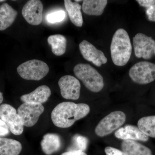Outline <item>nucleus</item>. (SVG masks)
Returning a JSON list of instances; mask_svg holds the SVG:
<instances>
[{
    "label": "nucleus",
    "mask_w": 155,
    "mask_h": 155,
    "mask_svg": "<svg viewBox=\"0 0 155 155\" xmlns=\"http://www.w3.org/2000/svg\"><path fill=\"white\" fill-rule=\"evenodd\" d=\"M49 71L47 64L40 60H29L17 68V72L23 79L39 81L45 77Z\"/></svg>",
    "instance_id": "obj_4"
},
{
    "label": "nucleus",
    "mask_w": 155,
    "mask_h": 155,
    "mask_svg": "<svg viewBox=\"0 0 155 155\" xmlns=\"http://www.w3.org/2000/svg\"><path fill=\"white\" fill-rule=\"evenodd\" d=\"M51 94L49 87L47 85H43L39 86L30 93L23 95L20 97V100L23 103L42 104L48 101Z\"/></svg>",
    "instance_id": "obj_14"
},
{
    "label": "nucleus",
    "mask_w": 155,
    "mask_h": 155,
    "mask_svg": "<svg viewBox=\"0 0 155 155\" xmlns=\"http://www.w3.org/2000/svg\"><path fill=\"white\" fill-rule=\"evenodd\" d=\"M10 131L8 125L0 118V138L8 135Z\"/></svg>",
    "instance_id": "obj_25"
},
{
    "label": "nucleus",
    "mask_w": 155,
    "mask_h": 155,
    "mask_svg": "<svg viewBox=\"0 0 155 155\" xmlns=\"http://www.w3.org/2000/svg\"><path fill=\"white\" fill-rule=\"evenodd\" d=\"M0 118L8 125L11 133L16 135L22 134L24 125L17 110L14 107L6 104L1 105Z\"/></svg>",
    "instance_id": "obj_7"
},
{
    "label": "nucleus",
    "mask_w": 155,
    "mask_h": 155,
    "mask_svg": "<svg viewBox=\"0 0 155 155\" xmlns=\"http://www.w3.org/2000/svg\"><path fill=\"white\" fill-rule=\"evenodd\" d=\"M41 149L47 155H51L58 152L61 147V137L56 134H45L41 142Z\"/></svg>",
    "instance_id": "obj_15"
},
{
    "label": "nucleus",
    "mask_w": 155,
    "mask_h": 155,
    "mask_svg": "<svg viewBox=\"0 0 155 155\" xmlns=\"http://www.w3.org/2000/svg\"><path fill=\"white\" fill-rule=\"evenodd\" d=\"M43 5L39 0H30L23 6L22 16L30 25H38L41 23Z\"/></svg>",
    "instance_id": "obj_11"
},
{
    "label": "nucleus",
    "mask_w": 155,
    "mask_h": 155,
    "mask_svg": "<svg viewBox=\"0 0 155 155\" xmlns=\"http://www.w3.org/2000/svg\"><path fill=\"white\" fill-rule=\"evenodd\" d=\"M136 2H138L140 6L147 8L155 4V0H137Z\"/></svg>",
    "instance_id": "obj_28"
},
{
    "label": "nucleus",
    "mask_w": 155,
    "mask_h": 155,
    "mask_svg": "<svg viewBox=\"0 0 155 155\" xmlns=\"http://www.w3.org/2000/svg\"><path fill=\"white\" fill-rule=\"evenodd\" d=\"M58 84L61 95L64 98L72 100L79 99L81 84L76 78L72 75H64L59 79Z\"/></svg>",
    "instance_id": "obj_10"
},
{
    "label": "nucleus",
    "mask_w": 155,
    "mask_h": 155,
    "mask_svg": "<svg viewBox=\"0 0 155 155\" xmlns=\"http://www.w3.org/2000/svg\"><path fill=\"white\" fill-rule=\"evenodd\" d=\"M72 141L75 150H79L84 152L86 150L88 143V139L85 137L76 134L72 137Z\"/></svg>",
    "instance_id": "obj_23"
},
{
    "label": "nucleus",
    "mask_w": 155,
    "mask_h": 155,
    "mask_svg": "<svg viewBox=\"0 0 155 155\" xmlns=\"http://www.w3.org/2000/svg\"></svg>",
    "instance_id": "obj_31"
},
{
    "label": "nucleus",
    "mask_w": 155,
    "mask_h": 155,
    "mask_svg": "<svg viewBox=\"0 0 155 155\" xmlns=\"http://www.w3.org/2000/svg\"><path fill=\"white\" fill-rule=\"evenodd\" d=\"M104 151L106 155H127L122 151L111 147H106Z\"/></svg>",
    "instance_id": "obj_26"
},
{
    "label": "nucleus",
    "mask_w": 155,
    "mask_h": 155,
    "mask_svg": "<svg viewBox=\"0 0 155 155\" xmlns=\"http://www.w3.org/2000/svg\"><path fill=\"white\" fill-rule=\"evenodd\" d=\"M133 43L137 58L149 60L155 54V41L151 37L137 33L133 37Z\"/></svg>",
    "instance_id": "obj_9"
},
{
    "label": "nucleus",
    "mask_w": 155,
    "mask_h": 155,
    "mask_svg": "<svg viewBox=\"0 0 155 155\" xmlns=\"http://www.w3.org/2000/svg\"><path fill=\"white\" fill-rule=\"evenodd\" d=\"M61 155H87L86 153L79 150H72L63 153Z\"/></svg>",
    "instance_id": "obj_29"
},
{
    "label": "nucleus",
    "mask_w": 155,
    "mask_h": 155,
    "mask_svg": "<svg viewBox=\"0 0 155 155\" xmlns=\"http://www.w3.org/2000/svg\"><path fill=\"white\" fill-rule=\"evenodd\" d=\"M3 99L4 98H3L2 93L0 91V104L2 103Z\"/></svg>",
    "instance_id": "obj_30"
},
{
    "label": "nucleus",
    "mask_w": 155,
    "mask_h": 155,
    "mask_svg": "<svg viewBox=\"0 0 155 155\" xmlns=\"http://www.w3.org/2000/svg\"><path fill=\"white\" fill-rule=\"evenodd\" d=\"M48 42L51 47L52 52L57 56L63 55L66 52L67 41L64 35L60 34L50 35Z\"/></svg>",
    "instance_id": "obj_21"
},
{
    "label": "nucleus",
    "mask_w": 155,
    "mask_h": 155,
    "mask_svg": "<svg viewBox=\"0 0 155 155\" xmlns=\"http://www.w3.org/2000/svg\"><path fill=\"white\" fill-rule=\"evenodd\" d=\"M90 111V108L86 104L64 102L54 108L51 118L57 127L67 128L72 126L76 121L87 116Z\"/></svg>",
    "instance_id": "obj_1"
},
{
    "label": "nucleus",
    "mask_w": 155,
    "mask_h": 155,
    "mask_svg": "<svg viewBox=\"0 0 155 155\" xmlns=\"http://www.w3.org/2000/svg\"><path fill=\"white\" fill-rule=\"evenodd\" d=\"M132 46L127 31L123 28L117 29L112 38L110 46L111 58L116 66H125L129 61Z\"/></svg>",
    "instance_id": "obj_2"
},
{
    "label": "nucleus",
    "mask_w": 155,
    "mask_h": 155,
    "mask_svg": "<svg viewBox=\"0 0 155 155\" xmlns=\"http://www.w3.org/2000/svg\"><path fill=\"white\" fill-rule=\"evenodd\" d=\"M137 126L147 136L155 138V116L142 117L139 120Z\"/></svg>",
    "instance_id": "obj_22"
},
{
    "label": "nucleus",
    "mask_w": 155,
    "mask_h": 155,
    "mask_svg": "<svg viewBox=\"0 0 155 155\" xmlns=\"http://www.w3.org/2000/svg\"><path fill=\"white\" fill-rule=\"evenodd\" d=\"M107 2V0H84L82 10L87 15L100 16L104 12Z\"/></svg>",
    "instance_id": "obj_19"
},
{
    "label": "nucleus",
    "mask_w": 155,
    "mask_h": 155,
    "mask_svg": "<svg viewBox=\"0 0 155 155\" xmlns=\"http://www.w3.org/2000/svg\"><path fill=\"white\" fill-rule=\"evenodd\" d=\"M129 75L133 81L140 84L151 83L155 80V64L141 61L130 68Z\"/></svg>",
    "instance_id": "obj_6"
},
{
    "label": "nucleus",
    "mask_w": 155,
    "mask_h": 155,
    "mask_svg": "<svg viewBox=\"0 0 155 155\" xmlns=\"http://www.w3.org/2000/svg\"><path fill=\"white\" fill-rule=\"evenodd\" d=\"M73 71L76 77L82 81L89 90L98 92L104 87L102 76L89 64H77L74 67Z\"/></svg>",
    "instance_id": "obj_3"
},
{
    "label": "nucleus",
    "mask_w": 155,
    "mask_h": 155,
    "mask_svg": "<svg viewBox=\"0 0 155 155\" xmlns=\"http://www.w3.org/2000/svg\"><path fill=\"white\" fill-rule=\"evenodd\" d=\"M18 12L8 3L0 6V31L5 30L14 23Z\"/></svg>",
    "instance_id": "obj_16"
},
{
    "label": "nucleus",
    "mask_w": 155,
    "mask_h": 155,
    "mask_svg": "<svg viewBox=\"0 0 155 155\" xmlns=\"http://www.w3.org/2000/svg\"><path fill=\"white\" fill-rule=\"evenodd\" d=\"M79 48L83 58L97 67H101L102 64L107 63V59L104 53L87 41L83 40L81 42Z\"/></svg>",
    "instance_id": "obj_12"
},
{
    "label": "nucleus",
    "mask_w": 155,
    "mask_h": 155,
    "mask_svg": "<svg viewBox=\"0 0 155 155\" xmlns=\"http://www.w3.org/2000/svg\"><path fill=\"white\" fill-rule=\"evenodd\" d=\"M22 150L20 142L12 139L0 138V155H19Z\"/></svg>",
    "instance_id": "obj_20"
},
{
    "label": "nucleus",
    "mask_w": 155,
    "mask_h": 155,
    "mask_svg": "<svg viewBox=\"0 0 155 155\" xmlns=\"http://www.w3.org/2000/svg\"><path fill=\"white\" fill-rule=\"evenodd\" d=\"M116 138L123 140H139L147 141L149 137L134 125H127L119 128L115 133Z\"/></svg>",
    "instance_id": "obj_13"
},
{
    "label": "nucleus",
    "mask_w": 155,
    "mask_h": 155,
    "mask_svg": "<svg viewBox=\"0 0 155 155\" xmlns=\"http://www.w3.org/2000/svg\"><path fill=\"white\" fill-rule=\"evenodd\" d=\"M45 108L42 104L23 103L19 106L17 113L25 127H32L36 124Z\"/></svg>",
    "instance_id": "obj_8"
},
{
    "label": "nucleus",
    "mask_w": 155,
    "mask_h": 155,
    "mask_svg": "<svg viewBox=\"0 0 155 155\" xmlns=\"http://www.w3.org/2000/svg\"><path fill=\"white\" fill-rule=\"evenodd\" d=\"M126 119V115L122 111L112 112L99 122L95 129V132L101 137L109 135L122 126Z\"/></svg>",
    "instance_id": "obj_5"
},
{
    "label": "nucleus",
    "mask_w": 155,
    "mask_h": 155,
    "mask_svg": "<svg viewBox=\"0 0 155 155\" xmlns=\"http://www.w3.org/2000/svg\"><path fill=\"white\" fill-rule=\"evenodd\" d=\"M66 12L63 10L53 12L47 15L46 20L49 23L54 24L62 22L66 17Z\"/></svg>",
    "instance_id": "obj_24"
},
{
    "label": "nucleus",
    "mask_w": 155,
    "mask_h": 155,
    "mask_svg": "<svg viewBox=\"0 0 155 155\" xmlns=\"http://www.w3.org/2000/svg\"><path fill=\"white\" fill-rule=\"evenodd\" d=\"M146 14L149 21L155 22V4L147 8Z\"/></svg>",
    "instance_id": "obj_27"
},
{
    "label": "nucleus",
    "mask_w": 155,
    "mask_h": 155,
    "mask_svg": "<svg viewBox=\"0 0 155 155\" xmlns=\"http://www.w3.org/2000/svg\"><path fill=\"white\" fill-rule=\"evenodd\" d=\"M121 148L127 155H152L150 148L135 140H123Z\"/></svg>",
    "instance_id": "obj_17"
},
{
    "label": "nucleus",
    "mask_w": 155,
    "mask_h": 155,
    "mask_svg": "<svg viewBox=\"0 0 155 155\" xmlns=\"http://www.w3.org/2000/svg\"><path fill=\"white\" fill-rule=\"evenodd\" d=\"M64 5L72 23L77 27H81L83 25V20L81 11V5L76 2H73L70 0L64 1Z\"/></svg>",
    "instance_id": "obj_18"
}]
</instances>
